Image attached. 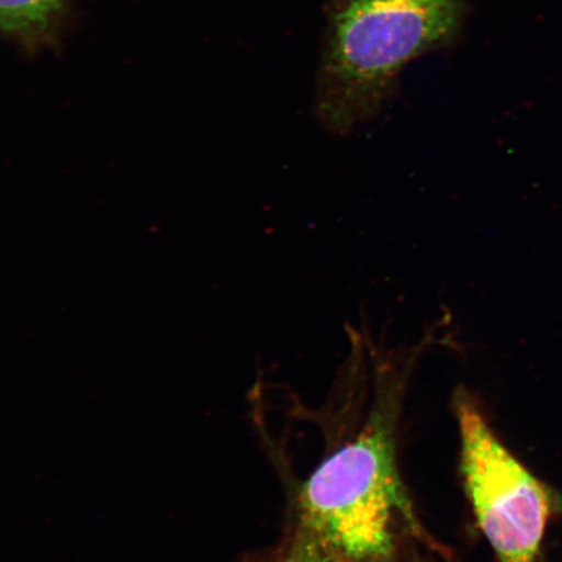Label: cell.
<instances>
[{
    "label": "cell",
    "mask_w": 562,
    "mask_h": 562,
    "mask_svg": "<svg viewBox=\"0 0 562 562\" xmlns=\"http://www.w3.org/2000/svg\"><path fill=\"white\" fill-rule=\"evenodd\" d=\"M461 0H351L337 13L315 115L346 137L374 121L407 63L457 30Z\"/></svg>",
    "instance_id": "1"
},
{
    "label": "cell",
    "mask_w": 562,
    "mask_h": 562,
    "mask_svg": "<svg viewBox=\"0 0 562 562\" xmlns=\"http://www.w3.org/2000/svg\"><path fill=\"white\" fill-rule=\"evenodd\" d=\"M306 530L351 560H382L392 551L391 525L405 512L389 427L374 422L329 457L302 492Z\"/></svg>",
    "instance_id": "2"
},
{
    "label": "cell",
    "mask_w": 562,
    "mask_h": 562,
    "mask_svg": "<svg viewBox=\"0 0 562 562\" xmlns=\"http://www.w3.org/2000/svg\"><path fill=\"white\" fill-rule=\"evenodd\" d=\"M461 468L469 501L501 562H537L553 492L529 472L491 430L468 398L459 405Z\"/></svg>",
    "instance_id": "3"
},
{
    "label": "cell",
    "mask_w": 562,
    "mask_h": 562,
    "mask_svg": "<svg viewBox=\"0 0 562 562\" xmlns=\"http://www.w3.org/2000/svg\"><path fill=\"white\" fill-rule=\"evenodd\" d=\"M66 0H0V30L30 31L45 24Z\"/></svg>",
    "instance_id": "4"
},
{
    "label": "cell",
    "mask_w": 562,
    "mask_h": 562,
    "mask_svg": "<svg viewBox=\"0 0 562 562\" xmlns=\"http://www.w3.org/2000/svg\"><path fill=\"white\" fill-rule=\"evenodd\" d=\"M283 562H350L314 533L305 530L285 554Z\"/></svg>",
    "instance_id": "5"
}]
</instances>
